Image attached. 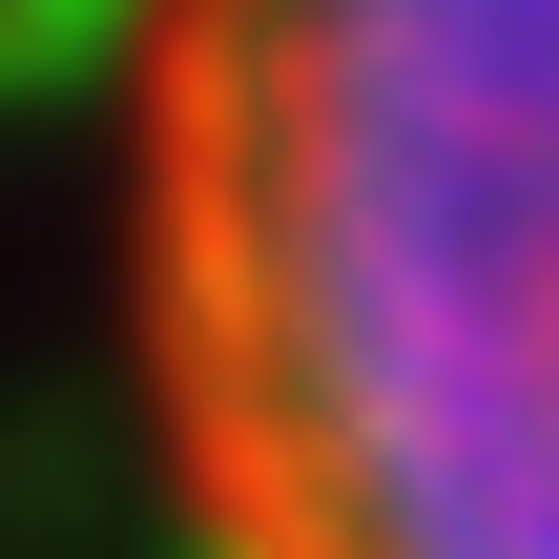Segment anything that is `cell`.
Listing matches in <instances>:
<instances>
[{
	"label": "cell",
	"mask_w": 559,
	"mask_h": 559,
	"mask_svg": "<svg viewBox=\"0 0 559 559\" xmlns=\"http://www.w3.org/2000/svg\"><path fill=\"white\" fill-rule=\"evenodd\" d=\"M124 249L207 559H559V0H145Z\"/></svg>",
	"instance_id": "obj_1"
}]
</instances>
